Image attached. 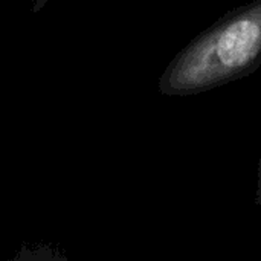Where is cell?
<instances>
[{
  "label": "cell",
  "mask_w": 261,
  "mask_h": 261,
  "mask_svg": "<svg viewBox=\"0 0 261 261\" xmlns=\"http://www.w3.org/2000/svg\"><path fill=\"white\" fill-rule=\"evenodd\" d=\"M261 66V0L236 8L185 46L165 67V96L199 95L252 75Z\"/></svg>",
  "instance_id": "1"
},
{
  "label": "cell",
  "mask_w": 261,
  "mask_h": 261,
  "mask_svg": "<svg viewBox=\"0 0 261 261\" xmlns=\"http://www.w3.org/2000/svg\"><path fill=\"white\" fill-rule=\"evenodd\" d=\"M255 205L261 208V158L258 162V180H257V193H255Z\"/></svg>",
  "instance_id": "2"
}]
</instances>
